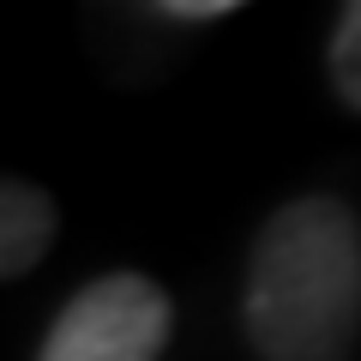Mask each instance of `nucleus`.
<instances>
[{"label": "nucleus", "instance_id": "f257e3e1", "mask_svg": "<svg viewBox=\"0 0 361 361\" xmlns=\"http://www.w3.org/2000/svg\"><path fill=\"white\" fill-rule=\"evenodd\" d=\"M241 325L259 361H349L361 337V223L307 193L265 217L247 253Z\"/></svg>", "mask_w": 361, "mask_h": 361}, {"label": "nucleus", "instance_id": "f03ea898", "mask_svg": "<svg viewBox=\"0 0 361 361\" xmlns=\"http://www.w3.org/2000/svg\"><path fill=\"white\" fill-rule=\"evenodd\" d=\"M169 331L175 307L163 289L145 271H109L61 307L37 361H157Z\"/></svg>", "mask_w": 361, "mask_h": 361}, {"label": "nucleus", "instance_id": "7ed1b4c3", "mask_svg": "<svg viewBox=\"0 0 361 361\" xmlns=\"http://www.w3.org/2000/svg\"><path fill=\"white\" fill-rule=\"evenodd\" d=\"M54 229H61L54 199L13 175L0 187V277H25V271L54 247Z\"/></svg>", "mask_w": 361, "mask_h": 361}, {"label": "nucleus", "instance_id": "20e7f679", "mask_svg": "<svg viewBox=\"0 0 361 361\" xmlns=\"http://www.w3.org/2000/svg\"><path fill=\"white\" fill-rule=\"evenodd\" d=\"M325 66H331V85L349 109L361 115V0H349L337 13V30H331V49H325Z\"/></svg>", "mask_w": 361, "mask_h": 361}, {"label": "nucleus", "instance_id": "39448f33", "mask_svg": "<svg viewBox=\"0 0 361 361\" xmlns=\"http://www.w3.org/2000/svg\"><path fill=\"white\" fill-rule=\"evenodd\" d=\"M163 18H187V25H211V18H229L235 0H169V6H157Z\"/></svg>", "mask_w": 361, "mask_h": 361}]
</instances>
